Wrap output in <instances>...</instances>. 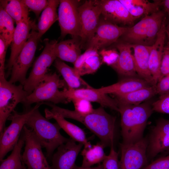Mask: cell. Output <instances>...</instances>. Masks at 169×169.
Wrapping results in <instances>:
<instances>
[{"label":"cell","mask_w":169,"mask_h":169,"mask_svg":"<svg viewBox=\"0 0 169 169\" xmlns=\"http://www.w3.org/2000/svg\"><path fill=\"white\" fill-rule=\"evenodd\" d=\"M46 105L64 118L77 120L85 126L100 140L105 147L114 145L115 135V118L107 113L101 106L91 113L81 115L71 110L56 106L51 103Z\"/></svg>","instance_id":"cell-1"},{"label":"cell","mask_w":169,"mask_h":169,"mask_svg":"<svg viewBox=\"0 0 169 169\" xmlns=\"http://www.w3.org/2000/svg\"><path fill=\"white\" fill-rule=\"evenodd\" d=\"M118 103L122 143H135L143 138L147 120L153 112L152 104L147 102L137 105Z\"/></svg>","instance_id":"cell-2"},{"label":"cell","mask_w":169,"mask_h":169,"mask_svg":"<svg viewBox=\"0 0 169 169\" xmlns=\"http://www.w3.org/2000/svg\"><path fill=\"white\" fill-rule=\"evenodd\" d=\"M25 125L34 132L42 147L45 148L47 157L49 159L55 149L70 139L62 136L60 132L61 128L58 123L50 122L41 114L38 108L31 115Z\"/></svg>","instance_id":"cell-3"},{"label":"cell","mask_w":169,"mask_h":169,"mask_svg":"<svg viewBox=\"0 0 169 169\" xmlns=\"http://www.w3.org/2000/svg\"><path fill=\"white\" fill-rule=\"evenodd\" d=\"M165 12L159 10L144 16L121 37L122 41L131 44L152 46L155 42L162 23Z\"/></svg>","instance_id":"cell-4"},{"label":"cell","mask_w":169,"mask_h":169,"mask_svg":"<svg viewBox=\"0 0 169 169\" xmlns=\"http://www.w3.org/2000/svg\"><path fill=\"white\" fill-rule=\"evenodd\" d=\"M64 81L61 80L56 72L48 73L44 76L32 93L22 102L26 109L34 103L48 102L54 104L69 102L63 91L59 89L64 85Z\"/></svg>","instance_id":"cell-5"},{"label":"cell","mask_w":169,"mask_h":169,"mask_svg":"<svg viewBox=\"0 0 169 169\" xmlns=\"http://www.w3.org/2000/svg\"><path fill=\"white\" fill-rule=\"evenodd\" d=\"M42 104L43 103H37L33 107L25 110L21 113L14 110L9 116L8 120L11 121L10 124L5 127L0 134V161L9 152L13 150L29 117L34 110Z\"/></svg>","instance_id":"cell-6"},{"label":"cell","mask_w":169,"mask_h":169,"mask_svg":"<svg viewBox=\"0 0 169 169\" xmlns=\"http://www.w3.org/2000/svg\"><path fill=\"white\" fill-rule=\"evenodd\" d=\"M28 95L23 85L14 84L6 80L5 75H0V134L17 105Z\"/></svg>","instance_id":"cell-7"},{"label":"cell","mask_w":169,"mask_h":169,"mask_svg":"<svg viewBox=\"0 0 169 169\" xmlns=\"http://www.w3.org/2000/svg\"><path fill=\"white\" fill-rule=\"evenodd\" d=\"M45 47L34 61L32 69L23 85L24 89L29 95L47 74L49 68L57 58L54 51L58 43L54 40L44 39Z\"/></svg>","instance_id":"cell-8"},{"label":"cell","mask_w":169,"mask_h":169,"mask_svg":"<svg viewBox=\"0 0 169 169\" xmlns=\"http://www.w3.org/2000/svg\"><path fill=\"white\" fill-rule=\"evenodd\" d=\"M33 29L24 47L14 63L9 81L12 83L19 82L23 85L28 69L33 61L38 43L40 39L38 32Z\"/></svg>","instance_id":"cell-9"},{"label":"cell","mask_w":169,"mask_h":169,"mask_svg":"<svg viewBox=\"0 0 169 169\" xmlns=\"http://www.w3.org/2000/svg\"><path fill=\"white\" fill-rule=\"evenodd\" d=\"M81 48L93 35L100 21L101 12L99 0H85L79 6Z\"/></svg>","instance_id":"cell-10"},{"label":"cell","mask_w":169,"mask_h":169,"mask_svg":"<svg viewBox=\"0 0 169 169\" xmlns=\"http://www.w3.org/2000/svg\"><path fill=\"white\" fill-rule=\"evenodd\" d=\"M79 2L74 0H59L58 14L61 38H64L69 34L72 38H79L80 25L78 11Z\"/></svg>","instance_id":"cell-11"},{"label":"cell","mask_w":169,"mask_h":169,"mask_svg":"<svg viewBox=\"0 0 169 169\" xmlns=\"http://www.w3.org/2000/svg\"><path fill=\"white\" fill-rule=\"evenodd\" d=\"M24 137L22 160L28 169H51L42 151V146L32 130L25 125L22 130Z\"/></svg>","instance_id":"cell-12"},{"label":"cell","mask_w":169,"mask_h":169,"mask_svg":"<svg viewBox=\"0 0 169 169\" xmlns=\"http://www.w3.org/2000/svg\"><path fill=\"white\" fill-rule=\"evenodd\" d=\"M148 145V141L144 138L134 143H121L119 169H142L146 166Z\"/></svg>","instance_id":"cell-13"},{"label":"cell","mask_w":169,"mask_h":169,"mask_svg":"<svg viewBox=\"0 0 169 169\" xmlns=\"http://www.w3.org/2000/svg\"><path fill=\"white\" fill-rule=\"evenodd\" d=\"M128 27H120L103 19H100L93 35L86 45V49L99 51L117 40L127 31Z\"/></svg>","instance_id":"cell-14"},{"label":"cell","mask_w":169,"mask_h":169,"mask_svg":"<svg viewBox=\"0 0 169 169\" xmlns=\"http://www.w3.org/2000/svg\"><path fill=\"white\" fill-rule=\"evenodd\" d=\"M169 150V120H158L151 133L147 150L148 159Z\"/></svg>","instance_id":"cell-15"},{"label":"cell","mask_w":169,"mask_h":169,"mask_svg":"<svg viewBox=\"0 0 169 169\" xmlns=\"http://www.w3.org/2000/svg\"><path fill=\"white\" fill-rule=\"evenodd\" d=\"M63 91L64 96L69 102L74 98L82 99L90 102L98 103L103 107H108L112 110L119 111L118 103L116 99L111 98L107 94L102 93L97 89L91 86L76 89L65 88Z\"/></svg>","instance_id":"cell-16"},{"label":"cell","mask_w":169,"mask_h":169,"mask_svg":"<svg viewBox=\"0 0 169 169\" xmlns=\"http://www.w3.org/2000/svg\"><path fill=\"white\" fill-rule=\"evenodd\" d=\"M83 146L80 143L76 144L71 138L60 145L52 156L51 169H74L76 160Z\"/></svg>","instance_id":"cell-17"},{"label":"cell","mask_w":169,"mask_h":169,"mask_svg":"<svg viewBox=\"0 0 169 169\" xmlns=\"http://www.w3.org/2000/svg\"><path fill=\"white\" fill-rule=\"evenodd\" d=\"M103 19L117 24H133L136 19L129 13L119 0H99Z\"/></svg>","instance_id":"cell-18"},{"label":"cell","mask_w":169,"mask_h":169,"mask_svg":"<svg viewBox=\"0 0 169 169\" xmlns=\"http://www.w3.org/2000/svg\"><path fill=\"white\" fill-rule=\"evenodd\" d=\"M36 29L37 26L30 19L16 24L11 44L10 55L6 66L7 75L11 72L14 63L29 37L30 31Z\"/></svg>","instance_id":"cell-19"},{"label":"cell","mask_w":169,"mask_h":169,"mask_svg":"<svg viewBox=\"0 0 169 169\" xmlns=\"http://www.w3.org/2000/svg\"><path fill=\"white\" fill-rule=\"evenodd\" d=\"M166 18L164 20L154 43L151 46L149 67L155 85L160 78V67L166 38Z\"/></svg>","instance_id":"cell-20"},{"label":"cell","mask_w":169,"mask_h":169,"mask_svg":"<svg viewBox=\"0 0 169 169\" xmlns=\"http://www.w3.org/2000/svg\"><path fill=\"white\" fill-rule=\"evenodd\" d=\"M115 47L119 55L117 63L112 68L120 75L126 77H136L137 74L131 44L122 41L117 43Z\"/></svg>","instance_id":"cell-21"},{"label":"cell","mask_w":169,"mask_h":169,"mask_svg":"<svg viewBox=\"0 0 169 169\" xmlns=\"http://www.w3.org/2000/svg\"><path fill=\"white\" fill-rule=\"evenodd\" d=\"M151 85L140 77H127L113 84L97 89L104 94H112L116 96L128 94Z\"/></svg>","instance_id":"cell-22"},{"label":"cell","mask_w":169,"mask_h":169,"mask_svg":"<svg viewBox=\"0 0 169 169\" xmlns=\"http://www.w3.org/2000/svg\"><path fill=\"white\" fill-rule=\"evenodd\" d=\"M137 74L150 85L156 86L150 73L149 60L151 46L131 44Z\"/></svg>","instance_id":"cell-23"},{"label":"cell","mask_w":169,"mask_h":169,"mask_svg":"<svg viewBox=\"0 0 169 169\" xmlns=\"http://www.w3.org/2000/svg\"><path fill=\"white\" fill-rule=\"evenodd\" d=\"M102 63L99 51L87 49L81 54L74 64L76 73L79 76L95 73Z\"/></svg>","instance_id":"cell-24"},{"label":"cell","mask_w":169,"mask_h":169,"mask_svg":"<svg viewBox=\"0 0 169 169\" xmlns=\"http://www.w3.org/2000/svg\"><path fill=\"white\" fill-rule=\"evenodd\" d=\"M45 118L48 120L54 119L56 121L61 129H63L70 138L79 143L82 144L84 147L91 145L88 141L84 131L81 128L66 120L64 117L58 113L49 110H44Z\"/></svg>","instance_id":"cell-25"},{"label":"cell","mask_w":169,"mask_h":169,"mask_svg":"<svg viewBox=\"0 0 169 169\" xmlns=\"http://www.w3.org/2000/svg\"><path fill=\"white\" fill-rule=\"evenodd\" d=\"M81 48L80 38H72L57 43L54 51L57 58L74 64L81 54Z\"/></svg>","instance_id":"cell-26"},{"label":"cell","mask_w":169,"mask_h":169,"mask_svg":"<svg viewBox=\"0 0 169 169\" xmlns=\"http://www.w3.org/2000/svg\"><path fill=\"white\" fill-rule=\"evenodd\" d=\"M131 15L136 19L159 11L161 1L153 3L146 0H119Z\"/></svg>","instance_id":"cell-27"},{"label":"cell","mask_w":169,"mask_h":169,"mask_svg":"<svg viewBox=\"0 0 169 169\" xmlns=\"http://www.w3.org/2000/svg\"><path fill=\"white\" fill-rule=\"evenodd\" d=\"M48 2V6L42 13L37 25L39 39L58 20L57 8L59 5V0H49Z\"/></svg>","instance_id":"cell-28"},{"label":"cell","mask_w":169,"mask_h":169,"mask_svg":"<svg viewBox=\"0 0 169 169\" xmlns=\"http://www.w3.org/2000/svg\"><path fill=\"white\" fill-rule=\"evenodd\" d=\"M0 3V6L13 19L16 24L30 19L29 9L21 0H1Z\"/></svg>","instance_id":"cell-29"},{"label":"cell","mask_w":169,"mask_h":169,"mask_svg":"<svg viewBox=\"0 0 169 169\" xmlns=\"http://www.w3.org/2000/svg\"><path fill=\"white\" fill-rule=\"evenodd\" d=\"M157 94L156 86H149L136 90L128 94L115 96L119 103L137 105Z\"/></svg>","instance_id":"cell-30"},{"label":"cell","mask_w":169,"mask_h":169,"mask_svg":"<svg viewBox=\"0 0 169 169\" xmlns=\"http://www.w3.org/2000/svg\"><path fill=\"white\" fill-rule=\"evenodd\" d=\"M54 66L60 73L68 86V88L78 89L81 84L87 87L90 86L76 73L73 68L67 65L57 58L54 61Z\"/></svg>","instance_id":"cell-31"},{"label":"cell","mask_w":169,"mask_h":169,"mask_svg":"<svg viewBox=\"0 0 169 169\" xmlns=\"http://www.w3.org/2000/svg\"><path fill=\"white\" fill-rule=\"evenodd\" d=\"M105 147L100 142L89 146L84 147L81 154L83 157L81 166L90 167L103 162L106 156L104 151Z\"/></svg>","instance_id":"cell-32"},{"label":"cell","mask_w":169,"mask_h":169,"mask_svg":"<svg viewBox=\"0 0 169 169\" xmlns=\"http://www.w3.org/2000/svg\"><path fill=\"white\" fill-rule=\"evenodd\" d=\"M24 144V137L22 131L19 140L10 155L0 161V169H23L25 165L23 162L21 152Z\"/></svg>","instance_id":"cell-33"},{"label":"cell","mask_w":169,"mask_h":169,"mask_svg":"<svg viewBox=\"0 0 169 169\" xmlns=\"http://www.w3.org/2000/svg\"><path fill=\"white\" fill-rule=\"evenodd\" d=\"M14 22L11 16L0 6V36L9 45L11 43L15 30Z\"/></svg>","instance_id":"cell-34"},{"label":"cell","mask_w":169,"mask_h":169,"mask_svg":"<svg viewBox=\"0 0 169 169\" xmlns=\"http://www.w3.org/2000/svg\"><path fill=\"white\" fill-rule=\"evenodd\" d=\"M102 63L113 67L117 63L119 57V53L114 49H103L99 52Z\"/></svg>","instance_id":"cell-35"},{"label":"cell","mask_w":169,"mask_h":169,"mask_svg":"<svg viewBox=\"0 0 169 169\" xmlns=\"http://www.w3.org/2000/svg\"><path fill=\"white\" fill-rule=\"evenodd\" d=\"M74 105V111L83 115L91 113L94 109L91 102L86 100L79 98H74L71 100Z\"/></svg>","instance_id":"cell-36"},{"label":"cell","mask_w":169,"mask_h":169,"mask_svg":"<svg viewBox=\"0 0 169 169\" xmlns=\"http://www.w3.org/2000/svg\"><path fill=\"white\" fill-rule=\"evenodd\" d=\"M118 155L115 150L114 145L110 147L109 154L106 156L102 162L103 169H119Z\"/></svg>","instance_id":"cell-37"},{"label":"cell","mask_w":169,"mask_h":169,"mask_svg":"<svg viewBox=\"0 0 169 169\" xmlns=\"http://www.w3.org/2000/svg\"><path fill=\"white\" fill-rule=\"evenodd\" d=\"M27 7L30 11L33 12L36 17H38L41 12L48 4V0H21Z\"/></svg>","instance_id":"cell-38"},{"label":"cell","mask_w":169,"mask_h":169,"mask_svg":"<svg viewBox=\"0 0 169 169\" xmlns=\"http://www.w3.org/2000/svg\"><path fill=\"white\" fill-rule=\"evenodd\" d=\"M152 106L153 111L169 114V93L160 95Z\"/></svg>","instance_id":"cell-39"},{"label":"cell","mask_w":169,"mask_h":169,"mask_svg":"<svg viewBox=\"0 0 169 169\" xmlns=\"http://www.w3.org/2000/svg\"><path fill=\"white\" fill-rule=\"evenodd\" d=\"M169 74V45L166 44L164 48L161 61L160 79Z\"/></svg>","instance_id":"cell-40"},{"label":"cell","mask_w":169,"mask_h":169,"mask_svg":"<svg viewBox=\"0 0 169 169\" xmlns=\"http://www.w3.org/2000/svg\"><path fill=\"white\" fill-rule=\"evenodd\" d=\"M142 169H169V155L157 159Z\"/></svg>","instance_id":"cell-41"},{"label":"cell","mask_w":169,"mask_h":169,"mask_svg":"<svg viewBox=\"0 0 169 169\" xmlns=\"http://www.w3.org/2000/svg\"><path fill=\"white\" fill-rule=\"evenodd\" d=\"M9 45L0 36V75H5L4 70L5 57L7 49Z\"/></svg>","instance_id":"cell-42"},{"label":"cell","mask_w":169,"mask_h":169,"mask_svg":"<svg viewBox=\"0 0 169 169\" xmlns=\"http://www.w3.org/2000/svg\"><path fill=\"white\" fill-rule=\"evenodd\" d=\"M156 88L157 94L160 95L169 93V74L159 80Z\"/></svg>","instance_id":"cell-43"},{"label":"cell","mask_w":169,"mask_h":169,"mask_svg":"<svg viewBox=\"0 0 169 169\" xmlns=\"http://www.w3.org/2000/svg\"><path fill=\"white\" fill-rule=\"evenodd\" d=\"M161 5L163 6L165 11L167 14L169 18V0L161 1Z\"/></svg>","instance_id":"cell-44"},{"label":"cell","mask_w":169,"mask_h":169,"mask_svg":"<svg viewBox=\"0 0 169 169\" xmlns=\"http://www.w3.org/2000/svg\"><path fill=\"white\" fill-rule=\"evenodd\" d=\"M74 169H103V166L102 164H100L98 166L91 167H84L82 166H77L76 165H75Z\"/></svg>","instance_id":"cell-45"},{"label":"cell","mask_w":169,"mask_h":169,"mask_svg":"<svg viewBox=\"0 0 169 169\" xmlns=\"http://www.w3.org/2000/svg\"><path fill=\"white\" fill-rule=\"evenodd\" d=\"M166 37L167 38V45H169V22L166 26Z\"/></svg>","instance_id":"cell-46"},{"label":"cell","mask_w":169,"mask_h":169,"mask_svg":"<svg viewBox=\"0 0 169 169\" xmlns=\"http://www.w3.org/2000/svg\"><path fill=\"white\" fill-rule=\"evenodd\" d=\"M23 169H28L27 168V167L25 166L24 168Z\"/></svg>","instance_id":"cell-47"}]
</instances>
